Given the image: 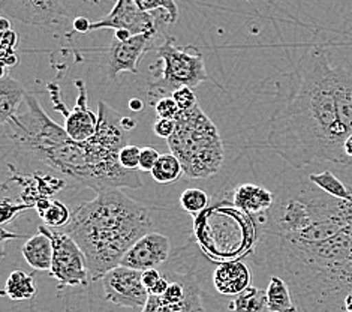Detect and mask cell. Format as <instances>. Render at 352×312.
I'll list each match as a JSON object with an SVG mask.
<instances>
[{
  "label": "cell",
  "mask_w": 352,
  "mask_h": 312,
  "mask_svg": "<svg viewBox=\"0 0 352 312\" xmlns=\"http://www.w3.org/2000/svg\"><path fill=\"white\" fill-rule=\"evenodd\" d=\"M122 126H123V129H124V131H126V132H131V131L137 126V121L131 119V117L123 116V117H122Z\"/></svg>",
  "instance_id": "obj_41"
},
{
  "label": "cell",
  "mask_w": 352,
  "mask_h": 312,
  "mask_svg": "<svg viewBox=\"0 0 352 312\" xmlns=\"http://www.w3.org/2000/svg\"><path fill=\"white\" fill-rule=\"evenodd\" d=\"M153 35H137L126 42H120L116 38L111 39L110 47L107 48V75L110 80H117L120 74L138 72L140 59L150 50L155 48Z\"/></svg>",
  "instance_id": "obj_12"
},
{
  "label": "cell",
  "mask_w": 352,
  "mask_h": 312,
  "mask_svg": "<svg viewBox=\"0 0 352 312\" xmlns=\"http://www.w3.org/2000/svg\"><path fill=\"white\" fill-rule=\"evenodd\" d=\"M179 201H180V206L192 216H198L199 214H203L208 206H210V197H208V194L198 188L184 189L182 192Z\"/></svg>",
  "instance_id": "obj_28"
},
{
  "label": "cell",
  "mask_w": 352,
  "mask_h": 312,
  "mask_svg": "<svg viewBox=\"0 0 352 312\" xmlns=\"http://www.w3.org/2000/svg\"><path fill=\"white\" fill-rule=\"evenodd\" d=\"M166 141L189 179H210L221 171L225 161L223 140L199 104L188 112H180L175 119V131Z\"/></svg>",
  "instance_id": "obj_6"
},
{
  "label": "cell",
  "mask_w": 352,
  "mask_h": 312,
  "mask_svg": "<svg viewBox=\"0 0 352 312\" xmlns=\"http://www.w3.org/2000/svg\"><path fill=\"white\" fill-rule=\"evenodd\" d=\"M343 150H345V155H346V158L349 159V163L352 165V134L346 138L345 145H343Z\"/></svg>",
  "instance_id": "obj_45"
},
{
  "label": "cell",
  "mask_w": 352,
  "mask_h": 312,
  "mask_svg": "<svg viewBox=\"0 0 352 312\" xmlns=\"http://www.w3.org/2000/svg\"><path fill=\"white\" fill-rule=\"evenodd\" d=\"M140 158H141V149L135 145H128L120 150L119 161L120 165L128 171H138L140 170Z\"/></svg>",
  "instance_id": "obj_30"
},
{
  "label": "cell",
  "mask_w": 352,
  "mask_h": 312,
  "mask_svg": "<svg viewBox=\"0 0 352 312\" xmlns=\"http://www.w3.org/2000/svg\"><path fill=\"white\" fill-rule=\"evenodd\" d=\"M33 207L26 203H14L10 198H3L2 203H0V225L6 227L11 224L16 216H20L21 212H26V210H32Z\"/></svg>",
  "instance_id": "obj_29"
},
{
  "label": "cell",
  "mask_w": 352,
  "mask_h": 312,
  "mask_svg": "<svg viewBox=\"0 0 352 312\" xmlns=\"http://www.w3.org/2000/svg\"><path fill=\"white\" fill-rule=\"evenodd\" d=\"M0 15L45 32L63 29L71 17L56 0H0Z\"/></svg>",
  "instance_id": "obj_9"
},
{
  "label": "cell",
  "mask_w": 352,
  "mask_h": 312,
  "mask_svg": "<svg viewBox=\"0 0 352 312\" xmlns=\"http://www.w3.org/2000/svg\"><path fill=\"white\" fill-rule=\"evenodd\" d=\"M148 71L153 75L147 89L150 105L155 104V98L157 101L168 98L182 87L194 89L201 83L212 81L199 48L180 45L173 37H165L156 48L155 61Z\"/></svg>",
  "instance_id": "obj_7"
},
{
  "label": "cell",
  "mask_w": 352,
  "mask_h": 312,
  "mask_svg": "<svg viewBox=\"0 0 352 312\" xmlns=\"http://www.w3.org/2000/svg\"><path fill=\"white\" fill-rule=\"evenodd\" d=\"M186 282V298L180 303H166L162 298L150 296L141 312H208L203 303V287L194 269H183Z\"/></svg>",
  "instance_id": "obj_17"
},
{
  "label": "cell",
  "mask_w": 352,
  "mask_h": 312,
  "mask_svg": "<svg viewBox=\"0 0 352 312\" xmlns=\"http://www.w3.org/2000/svg\"><path fill=\"white\" fill-rule=\"evenodd\" d=\"M150 229L148 207L120 189H111L75 207L62 231L71 236L87 257L90 281H100L111 269L120 266L124 254Z\"/></svg>",
  "instance_id": "obj_4"
},
{
  "label": "cell",
  "mask_w": 352,
  "mask_h": 312,
  "mask_svg": "<svg viewBox=\"0 0 352 312\" xmlns=\"http://www.w3.org/2000/svg\"><path fill=\"white\" fill-rule=\"evenodd\" d=\"M47 233L54 248L50 275L58 282V289L87 287L90 281L89 261L77 242L62 230H52L47 227Z\"/></svg>",
  "instance_id": "obj_8"
},
{
  "label": "cell",
  "mask_w": 352,
  "mask_h": 312,
  "mask_svg": "<svg viewBox=\"0 0 352 312\" xmlns=\"http://www.w3.org/2000/svg\"><path fill=\"white\" fill-rule=\"evenodd\" d=\"M226 196L241 212L258 219L263 229L265 215L270 212V209L274 205V192L255 183H241L226 191Z\"/></svg>",
  "instance_id": "obj_15"
},
{
  "label": "cell",
  "mask_w": 352,
  "mask_h": 312,
  "mask_svg": "<svg viewBox=\"0 0 352 312\" xmlns=\"http://www.w3.org/2000/svg\"><path fill=\"white\" fill-rule=\"evenodd\" d=\"M194 239L203 254L217 264L254 256L261 238L258 219L234 206L226 192L214 196L203 214L194 218Z\"/></svg>",
  "instance_id": "obj_5"
},
{
  "label": "cell",
  "mask_w": 352,
  "mask_h": 312,
  "mask_svg": "<svg viewBox=\"0 0 352 312\" xmlns=\"http://www.w3.org/2000/svg\"><path fill=\"white\" fill-rule=\"evenodd\" d=\"M122 117L105 103L98 104V131L87 141L72 140L50 117L36 96L29 95L12 119L2 125L5 173H50L69 187L96 194L142 187L138 171L120 165V150L128 146Z\"/></svg>",
  "instance_id": "obj_1"
},
{
  "label": "cell",
  "mask_w": 352,
  "mask_h": 312,
  "mask_svg": "<svg viewBox=\"0 0 352 312\" xmlns=\"http://www.w3.org/2000/svg\"><path fill=\"white\" fill-rule=\"evenodd\" d=\"M161 158V154L153 147H142L141 149V158H140V170L141 171H150L155 168L157 159Z\"/></svg>",
  "instance_id": "obj_33"
},
{
  "label": "cell",
  "mask_w": 352,
  "mask_h": 312,
  "mask_svg": "<svg viewBox=\"0 0 352 312\" xmlns=\"http://www.w3.org/2000/svg\"><path fill=\"white\" fill-rule=\"evenodd\" d=\"M29 238H30V236L8 231L6 227H2V238H0V243H2V256L6 254V242L8 240H11V239H29Z\"/></svg>",
  "instance_id": "obj_37"
},
{
  "label": "cell",
  "mask_w": 352,
  "mask_h": 312,
  "mask_svg": "<svg viewBox=\"0 0 352 312\" xmlns=\"http://www.w3.org/2000/svg\"><path fill=\"white\" fill-rule=\"evenodd\" d=\"M129 108L132 110V112L141 113L142 110H144V103H142V101L138 99V98H133V99L129 101Z\"/></svg>",
  "instance_id": "obj_42"
},
{
  "label": "cell",
  "mask_w": 352,
  "mask_h": 312,
  "mask_svg": "<svg viewBox=\"0 0 352 312\" xmlns=\"http://www.w3.org/2000/svg\"><path fill=\"white\" fill-rule=\"evenodd\" d=\"M71 216H72V212L68 209V206L62 203V201L53 198L45 212L39 218L43 219L44 225L48 227V229L63 230L65 227L69 224Z\"/></svg>",
  "instance_id": "obj_27"
},
{
  "label": "cell",
  "mask_w": 352,
  "mask_h": 312,
  "mask_svg": "<svg viewBox=\"0 0 352 312\" xmlns=\"http://www.w3.org/2000/svg\"><path fill=\"white\" fill-rule=\"evenodd\" d=\"M105 299L120 308H144L150 294L142 284V272L117 266L111 269L102 280Z\"/></svg>",
  "instance_id": "obj_10"
},
{
  "label": "cell",
  "mask_w": 352,
  "mask_h": 312,
  "mask_svg": "<svg viewBox=\"0 0 352 312\" xmlns=\"http://www.w3.org/2000/svg\"><path fill=\"white\" fill-rule=\"evenodd\" d=\"M254 260L285 280L301 312H345L352 294V222L310 243L259 239Z\"/></svg>",
  "instance_id": "obj_3"
},
{
  "label": "cell",
  "mask_w": 352,
  "mask_h": 312,
  "mask_svg": "<svg viewBox=\"0 0 352 312\" xmlns=\"http://www.w3.org/2000/svg\"><path fill=\"white\" fill-rule=\"evenodd\" d=\"M12 21L8 19V17H3V15H0V33H3V32H8V30H12Z\"/></svg>",
  "instance_id": "obj_44"
},
{
  "label": "cell",
  "mask_w": 352,
  "mask_h": 312,
  "mask_svg": "<svg viewBox=\"0 0 352 312\" xmlns=\"http://www.w3.org/2000/svg\"><path fill=\"white\" fill-rule=\"evenodd\" d=\"M0 63H2V70L12 68L19 63V56L15 52H0Z\"/></svg>",
  "instance_id": "obj_39"
},
{
  "label": "cell",
  "mask_w": 352,
  "mask_h": 312,
  "mask_svg": "<svg viewBox=\"0 0 352 312\" xmlns=\"http://www.w3.org/2000/svg\"><path fill=\"white\" fill-rule=\"evenodd\" d=\"M171 254V242L166 236L150 231L141 238L133 247L124 254L120 266L133 269L138 272H146L150 269L162 266Z\"/></svg>",
  "instance_id": "obj_13"
},
{
  "label": "cell",
  "mask_w": 352,
  "mask_h": 312,
  "mask_svg": "<svg viewBox=\"0 0 352 312\" xmlns=\"http://www.w3.org/2000/svg\"><path fill=\"white\" fill-rule=\"evenodd\" d=\"M138 6L144 12H159L153 14L156 19L165 24H174L179 20V5L174 0H138Z\"/></svg>",
  "instance_id": "obj_26"
},
{
  "label": "cell",
  "mask_w": 352,
  "mask_h": 312,
  "mask_svg": "<svg viewBox=\"0 0 352 312\" xmlns=\"http://www.w3.org/2000/svg\"><path fill=\"white\" fill-rule=\"evenodd\" d=\"M164 24L159 21L153 14L144 12L137 5V0H119L114 5L111 12H108L104 19L91 23L90 32L100 29L128 30L133 37L137 35H159V28Z\"/></svg>",
  "instance_id": "obj_11"
},
{
  "label": "cell",
  "mask_w": 352,
  "mask_h": 312,
  "mask_svg": "<svg viewBox=\"0 0 352 312\" xmlns=\"http://www.w3.org/2000/svg\"><path fill=\"white\" fill-rule=\"evenodd\" d=\"M6 174V173H5ZM8 183H15L21 187V203H26L35 209L41 198H53L56 194L62 192L69 187L60 177L50 173H32L20 174L10 173L3 177L2 187L6 188Z\"/></svg>",
  "instance_id": "obj_14"
},
{
  "label": "cell",
  "mask_w": 352,
  "mask_h": 312,
  "mask_svg": "<svg viewBox=\"0 0 352 312\" xmlns=\"http://www.w3.org/2000/svg\"><path fill=\"white\" fill-rule=\"evenodd\" d=\"M75 86L78 89L77 104L69 114L65 117V131L75 141H87L95 136L98 131V114L91 112L87 104V89L82 80H75Z\"/></svg>",
  "instance_id": "obj_16"
},
{
  "label": "cell",
  "mask_w": 352,
  "mask_h": 312,
  "mask_svg": "<svg viewBox=\"0 0 352 312\" xmlns=\"http://www.w3.org/2000/svg\"><path fill=\"white\" fill-rule=\"evenodd\" d=\"M182 174H184L182 164L179 159L171 154V152L170 154L161 155V158L157 159V163L152 170L153 179L157 183H164V185L175 183L180 179Z\"/></svg>",
  "instance_id": "obj_25"
},
{
  "label": "cell",
  "mask_w": 352,
  "mask_h": 312,
  "mask_svg": "<svg viewBox=\"0 0 352 312\" xmlns=\"http://www.w3.org/2000/svg\"><path fill=\"white\" fill-rule=\"evenodd\" d=\"M168 287H170V281L166 280L165 276H162L161 280H159V282L153 287V289L148 291V294H150V296H155V298H162L164 294L166 293V290H168Z\"/></svg>",
  "instance_id": "obj_40"
},
{
  "label": "cell",
  "mask_w": 352,
  "mask_h": 312,
  "mask_svg": "<svg viewBox=\"0 0 352 312\" xmlns=\"http://www.w3.org/2000/svg\"><path fill=\"white\" fill-rule=\"evenodd\" d=\"M16 42H19L16 32L8 30L0 33V52H14Z\"/></svg>",
  "instance_id": "obj_35"
},
{
  "label": "cell",
  "mask_w": 352,
  "mask_h": 312,
  "mask_svg": "<svg viewBox=\"0 0 352 312\" xmlns=\"http://www.w3.org/2000/svg\"><path fill=\"white\" fill-rule=\"evenodd\" d=\"M29 94L10 74L0 77V125L10 122L26 103Z\"/></svg>",
  "instance_id": "obj_20"
},
{
  "label": "cell",
  "mask_w": 352,
  "mask_h": 312,
  "mask_svg": "<svg viewBox=\"0 0 352 312\" xmlns=\"http://www.w3.org/2000/svg\"><path fill=\"white\" fill-rule=\"evenodd\" d=\"M38 294L36 278L33 273L24 271H14L10 273L5 284L2 296L10 298L14 302L30 300Z\"/></svg>",
  "instance_id": "obj_22"
},
{
  "label": "cell",
  "mask_w": 352,
  "mask_h": 312,
  "mask_svg": "<svg viewBox=\"0 0 352 312\" xmlns=\"http://www.w3.org/2000/svg\"><path fill=\"white\" fill-rule=\"evenodd\" d=\"M164 275L157 271V269H150V271L142 272V284L147 289V291H150L153 287L159 282Z\"/></svg>",
  "instance_id": "obj_36"
},
{
  "label": "cell",
  "mask_w": 352,
  "mask_h": 312,
  "mask_svg": "<svg viewBox=\"0 0 352 312\" xmlns=\"http://www.w3.org/2000/svg\"><path fill=\"white\" fill-rule=\"evenodd\" d=\"M213 287L222 296L237 298L252 287V272L243 261H230L217 264L213 272Z\"/></svg>",
  "instance_id": "obj_18"
},
{
  "label": "cell",
  "mask_w": 352,
  "mask_h": 312,
  "mask_svg": "<svg viewBox=\"0 0 352 312\" xmlns=\"http://www.w3.org/2000/svg\"><path fill=\"white\" fill-rule=\"evenodd\" d=\"M173 99L175 101V104L179 105L180 112H188V110H192L195 105H198L195 92L190 87H182L179 90H175L173 94Z\"/></svg>",
  "instance_id": "obj_32"
},
{
  "label": "cell",
  "mask_w": 352,
  "mask_h": 312,
  "mask_svg": "<svg viewBox=\"0 0 352 312\" xmlns=\"http://www.w3.org/2000/svg\"><path fill=\"white\" fill-rule=\"evenodd\" d=\"M153 108H155V112L157 114V119L175 121V119H177V116L180 114V108H179L177 104H175V101L173 99V96L159 99Z\"/></svg>",
  "instance_id": "obj_31"
},
{
  "label": "cell",
  "mask_w": 352,
  "mask_h": 312,
  "mask_svg": "<svg viewBox=\"0 0 352 312\" xmlns=\"http://www.w3.org/2000/svg\"><path fill=\"white\" fill-rule=\"evenodd\" d=\"M53 240L47 233V227H38V231L24 242L21 256L33 271H52L53 264Z\"/></svg>",
  "instance_id": "obj_19"
},
{
  "label": "cell",
  "mask_w": 352,
  "mask_h": 312,
  "mask_svg": "<svg viewBox=\"0 0 352 312\" xmlns=\"http://www.w3.org/2000/svg\"><path fill=\"white\" fill-rule=\"evenodd\" d=\"M289 84L270 116L264 146L294 168L320 161L349 167L343 145L352 134V70L312 47Z\"/></svg>",
  "instance_id": "obj_2"
},
{
  "label": "cell",
  "mask_w": 352,
  "mask_h": 312,
  "mask_svg": "<svg viewBox=\"0 0 352 312\" xmlns=\"http://www.w3.org/2000/svg\"><path fill=\"white\" fill-rule=\"evenodd\" d=\"M175 131V121L168 119H157L153 123V132L155 136L168 140Z\"/></svg>",
  "instance_id": "obj_34"
},
{
  "label": "cell",
  "mask_w": 352,
  "mask_h": 312,
  "mask_svg": "<svg viewBox=\"0 0 352 312\" xmlns=\"http://www.w3.org/2000/svg\"><path fill=\"white\" fill-rule=\"evenodd\" d=\"M90 26H91V23L86 19V17H77V19H74V21H72L74 32L80 33V35H86V33H89Z\"/></svg>",
  "instance_id": "obj_38"
},
{
  "label": "cell",
  "mask_w": 352,
  "mask_h": 312,
  "mask_svg": "<svg viewBox=\"0 0 352 312\" xmlns=\"http://www.w3.org/2000/svg\"><path fill=\"white\" fill-rule=\"evenodd\" d=\"M231 312H265L267 309V294L258 287H249L248 290L234 298L230 303Z\"/></svg>",
  "instance_id": "obj_24"
},
{
  "label": "cell",
  "mask_w": 352,
  "mask_h": 312,
  "mask_svg": "<svg viewBox=\"0 0 352 312\" xmlns=\"http://www.w3.org/2000/svg\"><path fill=\"white\" fill-rule=\"evenodd\" d=\"M307 179L312 182L315 187L320 188L329 196L343 200V201H352V187L343 183L339 177L334 176L330 170H325L322 173H314L310 174Z\"/></svg>",
  "instance_id": "obj_23"
},
{
  "label": "cell",
  "mask_w": 352,
  "mask_h": 312,
  "mask_svg": "<svg viewBox=\"0 0 352 312\" xmlns=\"http://www.w3.org/2000/svg\"><path fill=\"white\" fill-rule=\"evenodd\" d=\"M343 306H345V312H352V294H349V296L345 299Z\"/></svg>",
  "instance_id": "obj_46"
},
{
  "label": "cell",
  "mask_w": 352,
  "mask_h": 312,
  "mask_svg": "<svg viewBox=\"0 0 352 312\" xmlns=\"http://www.w3.org/2000/svg\"><path fill=\"white\" fill-rule=\"evenodd\" d=\"M268 312H300L288 284L280 276L273 275L265 290Z\"/></svg>",
  "instance_id": "obj_21"
},
{
  "label": "cell",
  "mask_w": 352,
  "mask_h": 312,
  "mask_svg": "<svg viewBox=\"0 0 352 312\" xmlns=\"http://www.w3.org/2000/svg\"><path fill=\"white\" fill-rule=\"evenodd\" d=\"M132 37H133V35H132L131 32H128V30H116V32H114V38H116L117 41H120V42H126V41H129Z\"/></svg>",
  "instance_id": "obj_43"
}]
</instances>
